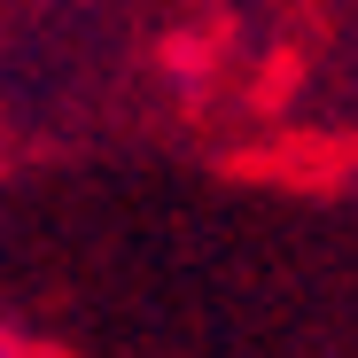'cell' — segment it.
I'll return each mask as SVG.
<instances>
[{"instance_id":"6da1fadb","label":"cell","mask_w":358,"mask_h":358,"mask_svg":"<svg viewBox=\"0 0 358 358\" xmlns=\"http://www.w3.org/2000/svg\"><path fill=\"white\" fill-rule=\"evenodd\" d=\"M0 358H16V343H8V335H0Z\"/></svg>"}]
</instances>
